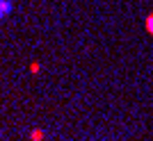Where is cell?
<instances>
[{
  "label": "cell",
  "mask_w": 153,
  "mask_h": 141,
  "mask_svg": "<svg viewBox=\"0 0 153 141\" xmlns=\"http://www.w3.org/2000/svg\"><path fill=\"white\" fill-rule=\"evenodd\" d=\"M12 14V0H0V21Z\"/></svg>",
  "instance_id": "cell-1"
},
{
  "label": "cell",
  "mask_w": 153,
  "mask_h": 141,
  "mask_svg": "<svg viewBox=\"0 0 153 141\" xmlns=\"http://www.w3.org/2000/svg\"><path fill=\"white\" fill-rule=\"evenodd\" d=\"M144 25H146V32L153 37V14H149L146 16V21H144Z\"/></svg>",
  "instance_id": "cell-3"
},
{
  "label": "cell",
  "mask_w": 153,
  "mask_h": 141,
  "mask_svg": "<svg viewBox=\"0 0 153 141\" xmlns=\"http://www.w3.org/2000/svg\"><path fill=\"white\" fill-rule=\"evenodd\" d=\"M44 130H41V128H34V130H32V132H30V141H44Z\"/></svg>",
  "instance_id": "cell-2"
},
{
  "label": "cell",
  "mask_w": 153,
  "mask_h": 141,
  "mask_svg": "<svg viewBox=\"0 0 153 141\" xmlns=\"http://www.w3.org/2000/svg\"><path fill=\"white\" fill-rule=\"evenodd\" d=\"M30 70H32V73H39V70H41V66L34 62V64H30Z\"/></svg>",
  "instance_id": "cell-4"
}]
</instances>
